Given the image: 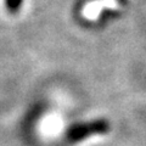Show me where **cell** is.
I'll list each match as a JSON object with an SVG mask.
<instances>
[{"mask_svg":"<svg viewBox=\"0 0 146 146\" xmlns=\"http://www.w3.org/2000/svg\"><path fill=\"white\" fill-rule=\"evenodd\" d=\"M110 130V123L105 119H96L91 121L83 124L73 125L67 131V136L71 141H82L91 135L105 134Z\"/></svg>","mask_w":146,"mask_h":146,"instance_id":"1","label":"cell"},{"mask_svg":"<svg viewBox=\"0 0 146 146\" xmlns=\"http://www.w3.org/2000/svg\"><path fill=\"white\" fill-rule=\"evenodd\" d=\"M21 5H22V0H6V6L9 9V11L11 12L18 11Z\"/></svg>","mask_w":146,"mask_h":146,"instance_id":"2","label":"cell"}]
</instances>
